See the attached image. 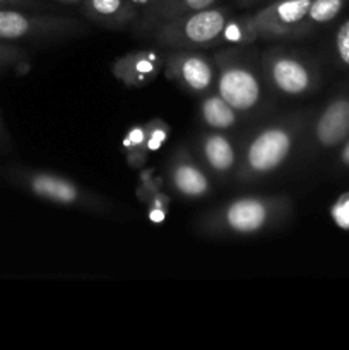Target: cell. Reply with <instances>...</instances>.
Segmentation results:
<instances>
[{
    "label": "cell",
    "instance_id": "cell-18",
    "mask_svg": "<svg viewBox=\"0 0 349 350\" xmlns=\"http://www.w3.org/2000/svg\"><path fill=\"white\" fill-rule=\"evenodd\" d=\"M142 188L137 190L140 200L146 204V215L153 224H163L166 221L168 211H170V197L151 183V176L144 174Z\"/></svg>",
    "mask_w": 349,
    "mask_h": 350
},
{
    "label": "cell",
    "instance_id": "cell-7",
    "mask_svg": "<svg viewBox=\"0 0 349 350\" xmlns=\"http://www.w3.org/2000/svg\"><path fill=\"white\" fill-rule=\"evenodd\" d=\"M84 33L74 17L31 12V9H0V41H57Z\"/></svg>",
    "mask_w": 349,
    "mask_h": 350
},
{
    "label": "cell",
    "instance_id": "cell-27",
    "mask_svg": "<svg viewBox=\"0 0 349 350\" xmlns=\"http://www.w3.org/2000/svg\"><path fill=\"white\" fill-rule=\"evenodd\" d=\"M53 2L65 3V5H81L82 0H53Z\"/></svg>",
    "mask_w": 349,
    "mask_h": 350
},
{
    "label": "cell",
    "instance_id": "cell-15",
    "mask_svg": "<svg viewBox=\"0 0 349 350\" xmlns=\"http://www.w3.org/2000/svg\"><path fill=\"white\" fill-rule=\"evenodd\" d=\"M202 159L216 176H228L236 170L238 156L233 140L221 130H209L198 137Z\"/></svg>",
    "mask_w": 349,
    "mask_h": 350
},
{
    "label": "cell",
    "instance_id": "cell-28",
    "mask_svg": "<svg viewBox=\"0 0 349 350\" xmlns=\"http://www.w3.org/2000/svg\"><path fill=\"white\" fill-rule=\"evenodd\" d=\"M259 2V0H238L240 5H252V3Z\"/></svg>",
    "mask_w": 349,
    "mask_h": 350
},
{
    "label": "cell",
    "instance_id": "cell-3",
    "mask_svg": "<svg viewBox=\"0 0 349 350\" xmlns=\"http://www.w3.org/2000/svg\"><path fill=\"white\" fill-rule=\"evenodd\" d=\"M311 0H272L252 14L235 17L226 24L221 44H252L259 40H291L303 21Z\"/></svg>",
    "mask_w": 349,
    "mask_h": 350
},
{
    "label": "cell",
    "instance_id": "cell-6",
    "mask_svg": "<svg viewBox=\"0 0 349 350\" xmlns=\"http://www.w3.org/2000/svg\"><path fill=\"white\" fill-rule=\"evenodd\" d=\"M260 68L267 84L279 94L298 98L318 85L317 65L303 53L286 46H270L260 53Z\"/></svg>",
    "mask_w": 349,
    "mask_h": 350
},
{
    "label": "cell",
    "instance_id": "cell-21",
    "mask_svg": "<svg viewBox=\"0 0 349 350\" xmlns=\"http://www.w3.org/2000/svg\"><path fill=\"white\" fill-rule=\"evenodd\" d=\"M27 58V51L9 41H0V68L12 67Z\"/></svg>",
    "mask_w": 349,
    "mask_h": 350
},
{
    "label": "cell",
    "instance_id": "cell-24",
    "mask_svg": "<svg viewBox=\"0 0 349 350\" xmlns=\"http://www.w3.org/2000/svg\"><path fill=\"white\" fill-rule=\"evenodd\" d=\"M3 7H19V9H38V0H0V9Z\"/></svg>",
    "mask_w": 349,
    "mask_h": 350
},
{
    "label": "cell",
    "instance_id": "cell-12",
    "mask_svg": "<svg viewBox=\"0 0 349 350\" xmlns=\"http://www.w3.org/2000/svg\"><path fill=\"white\" fill-rule=\"evenodd\" d=\"M349 137V98L331 99L313 123V140L322 149H332Z\"/></svg>",
    "mask_w": 349,
    "mask_h": 350
},
{
    "label": "cell",
    "instance_id": "cell-5",
    "mask_svg": "<svg viewBox=\"0 0 349 350\" xmlns=\"http://www.w3.org/2000/svg\"><path fill=\"white\" fill-rule=\"evenodd\" d=\"M229 7L212 5L171 19L157 27L151 40L163 50H205L221 44L222 31L231 19Z\"/></svg>",
    "mask_w": 349,
    "mask_h": 350
},
{
    "label": "cell",
    "instance_id": "cell-17",
    "mask_svg": "<svg viewBox=\"0 0 349 350\" xmlns=\"http://www.w3.org/2000/svg\"><path fill=\"white\" fill-rule=\"evenodd\" d=\"M348 0H311L303 21L298 24L291 40H300V38L308 36L313 29L331 23L341 14Z\"/></svg>",
    "mask_w": 349,
    "mask_h": 350
},
{
    "label": "cell",
    "instance_id": "cell-11",
    "mask_svg": "<svg viewBox=\"0 0 349 350\" xmlns=\"http://www.w3.org/2000/svg\"><path fill=\"white\" fill-rule=\"evenodd\" d=\"M166 178L171 190L188 200L207 197L212 190L209 176L185 146H180L171 154L166 166Z\"/></svg>",
    "mask_w": 349,
    "mask_h": 350
},
{
    "label": "cell",
    "instance_id": "cell-16",
    "mask_svg": "<svg viewBox=\"0 0 349 350\" xmlns=\"http://www.w3.org/2000/svg\"><path fill=\"white\" fill-rule=\"evenodd\" d=\"M198 115L209 129L221 130V132L233 129L242 116L216 89L201 98Z\"/></svg>",
    "mask_w": 349,
    "mask_h": 350
},
{
    "label": "cell",
    "instance_id": "cell-23",
    "mask_svg": "<svg viewBox=\"0 0 349 350\" xmlns=\"http://www.w3.org/2000/svg\"><path fill=\"white\" fill-rule=\"evenodd\" d=\"M334 44L335 53H337V58L341 60V64L349 67V19H346L339 26L337 33H335Z\"/></svg>",
    "mask_w": 349,
    "mask_h": 350
},
{
    "label": "cell",
    "instance_id": "cell-1",
    "mask_svg": "<svg viewBox=\"0 0 349 350\" xmlns=\"http://www.w3.org/2000/svg\"><path fill=\"white\" fill-rule=\"evenodd\" d=\"M293 205L284 195H246L207 212L198 229L207 236H253L283 226Z\"/></svg>",
    "mask_w": 349,
    "mask_h": 350
},
{
    "label": "cell",
    "instance_id": "cell-4",
    "mask_svg": "<svg viewBox=\"0 0 349 350\" xmlns=\"http://www.w3.org/2000/svg\"><path fill=\"white\" fill-rule=\"evenodd\" d=\"M298 135L296 120H281L260 129L243 147L235 170L238 181H255L281 170L289 159Z\"/></svg>",
    "mask_w": 349,
    "mask_h": 350
},
{
    "label": "cell",
    "instance_id": "cell-25",
    "mask_svg": "<svg viewBox=\"0 0 349 350\" xmlns=\"http://www.w3.org/2000/svg\"><path fill=\"white\" fill-rule=\"evenodd\" d=\"M130 2V5L133 7V9H135V12H137V16H144V14L147 12V10L151 9V7L154 5V3L157 2V0H129ZM139 21V19H137Z\"/></svg>",
    "mask_w": 349,
    "mask_h": 350
},
{
    "label": "cell",
    "instance_id": "cell-9",
    "mask_svg": "<svg viewBox=\"0 0 349 350\" xmlns=\"http://www.w3.org/2000/svg\"><path fill=\"white\" fill-rule=\"evenodd\" d=\"M163 74L188 94H209L216 89V65L202 50H166Z\"/></svg>",
    "mask_w": 349,
    "mask_h": 350
},
{
    "label": "cell",
    "instance_id": "cell-14",
    "mask_svg": "<svg viewBox=\"0 0 349 350\" xmlns=\"http://www.w3.org/2000/svg\"><path fill=\"white\" fill-rule=\"evenodd\" d=\"M81 10L88 21L115 31L129 29L139 19L129 0H82Z\"/></svg>",
    "mask_w": 349,
    "mask_h": 350
},
{
    "label": "cell",
    "instance_id": "cell-13",
    "mask_svg": "<svg viewBox=\"0 0 349 350\" xmlns=\"http://www.w3.org/2000/svg\"><path fill=\"white\" fill-rule=\"evenodd\" d=\"M218 0H157L144 16L139 17L135 24L132 26L133 36L139 40L151 38V34L163 26L164 23L177 17L185 16V14L197 12L204 10L207 7L216 5Z\"/></svg>",
    "mask_w": 349,
    "mask_h": 350
},
{
    "label": "cell",
    "instance_id": "cell-22",
    "mask_svg": "<svg viewBox=\"0 0 349 350\" xmlns=\"http://www.w3.org/2000/svg\"><path fill=\"white\" fill-rule=\"evenodd\" d=\"M331 217L335 226L349 231V191L342 193L331 208Z\"/></svg>",
    "mask_w": 349,
    "mask_h": 350
},
{
    "label": "cell",
    "instance_id": "cell-10",
    "mask_svg": "<svg viewBox=\"0 0 349 350\" xmlns=\"http://www.w3.org/2000/svg\"><path fill=\"white\" fill-rule=\"evenodd\" d=\"M163 68V48H139L116 58L112 65V74L127 88H146L159 77Z\"/></svg>",
    "mask_w": 349,
    "mask_h": 350
},
{
    "label": "cell",
    "instance_id": "cell-2",
    "mask_svg": "<svg viewBox=\"0 0 349 350\" xmlns=\"http://www.w3.org/2000/svg\"><path fill=\"white\" fill-rule=\"evenodd\" d=\"M216 91L240 113H250L262 101L260 55L250 44H228L212 57Z\"/></svg>",
    "mask_w": 349,
    "mask_h": 350
},
{
    "label": "cell",
    "instance_id": "cell-26",
    "mask_svg": "<svg viewBox=\"0 0 349 350\" xmlns=\"http://www.w3.org/2000/svg\"><path fill=\"white\" fill-rule=\"evenodd\" d=\"M339 161H341L342 166L349 167V137L344 140V146H342L341 154H339Z\"/></svg>",
    "mask_w": 349,
    "mask_h": 350
},
{
    "label": "cell",
    "instance_id": "cell-20",
    "mask_svg": "<svg viewBox=\"0 0 349 350\" xmlns=\"http://www.w3.org/2000/svg\"><path fill=\"white\" fill-rule=\"evenodd\" d=\"M144 126H146V139L149 152H156V150H159L170 140L171 126L163 118H159V116L151 118L149 122L144 123Z\"/></svg>",
    "mask_w": 349,
    "mask_h": 350
},
{
    "label": "cell",
    "instance_id": "cell-8",
    "mask_svg": "<svg viewBox=\"0 0 349 350\" xmlns=\"http://www.w3.org/2000/svg\"><path fill=\"white\" fill-rule=\"evenodd\" d=\"M17 180L29 193L50 204L99 212V214L109 212V204L106 198L99 197L98 193L62 174L41 170H24L17 173Z\"/></svg>",
    "mask_w": 349,
    "mask_h": 350
},
{
    "label": "cell",
    "instance_id": "cell-19",
    "mask_svg": "<svg viewBox=\"0 0 349 350\" xmlns=\"http://www.w3.org/2000/svg\"><path fill=\"white\" fill-rule=\"evenodd\" d=\"M122 152L125 154L127 164L133 170H140L146 166L149 149H147L146 126L144 123H135L127 130L125 137L122 140Z\"/></svg>",
    "mask_w": 349,
    "mask_h": 350
}]
</instances>
